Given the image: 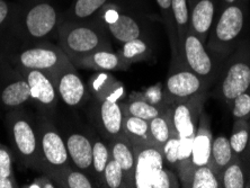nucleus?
Here are the masks:
<instances>
[{
	"mask_svg": "<svg viewBox=\"0 0 250 188\" xmlns=\"http://www.w3.org/2000/svg\"><path fill=\"white\" fill-rule=\"evenodd\" d=\"M61 23L62 13L49 0H40L31 3L17 2L14 18L17 51L57 40Z\"/></svg>",
	"mask_w": 250,
	"mask_h": 188,
	"instance_id": "obj_1",
	"label": "nucleus"
},
{
	"mask_svg": "<svg viewBox=\"0 0 250 188\" xmlns=\"http://www.w3.org/2000/svg\"><path fill=\"white\" fill-rule=\"evenodd\" d=\"M57 41L69 59L113 49L111 38L99 15L86 21H62Z\"/></svg>",
	"mask_w": 250,
	"mask_h": 188,
	"instance_id": "obj_2",
	"label": "nucleus"
},
{
	"mask_svg": "<svg viewBox=\"0 0 250 188\" xmlns=\"http://www.w3.org/2000/svg\"><path fill=\"white\" fill-rule=\"evenodd\" d=\"M3 123L14 156L21 166L36 170L39 164V135L35 114L23 106L6 113Z\"/></svg>",
	"mask_w": 250,
	"mask_h": 188,
	"instance_id": "obj_3",
	"label": "nucleus"
},
{
	"mask_svg": "<svg viewBox=\"0 0 250 188\" xmlns=\"http://www.w3.org/2000/svg\"><path fill=\"white\" fill-rule=\"evenodd\" d=\"M246 25V2L236 3L220 10L209 32L207 49L216 60L224 62L241 43V35Z\"/></svg>",
	"mask_w": 250,
	"mask_h": 188,
	"instance_id": "obj_4",
	"label": "nucleus"
},
{
	"mask_svg": "<svg viewBox=\"0 0 250 188\" xmlns=\"http://www.w3.org/2000/svg\"><path fill=\"white\" fill-rule=\"evenodd\" d=\"M249 88L250 49L247 44L241 42L236 51L224 60L212 95L230 107L233 99Z\"/></svg>",
	"mask_w": 250,
	"mask_h": 188,
	"instance_id": "obj_5",
	"label": "nucleus"
},
{
	"mask_svg": "<svg viewBox=\"0 0 250 188\" xmlns=\"http://www.w3.org/2000/svg\"><path fill=\"white\" fill-rule=\"evenodd\" d=\"M39 135V164L36 171H47L72 166L63 136L52 117L45 114H35Z\"/></svg>",
	"mask_w": 250,
	"mask_h": 188,
	"instance_id": "obj_6",
	"label": "nucleus"
},
{
	"mask_svg": "<svg viewBox=\"0 0 250 188\" xmlns=\"http://www.w3.org/2000/svg\"><path fill=\"white\" fill-rule=\"evenodd\" d=\"M208 96V93L196 95L170 105L172 123H174V127L179 136V142H181L179 167L192 164L194 138L196 134L201 113L203 112Z\"/></svg>",
	"mask_w": 250,
	"mask_h": 188,
	"instance_id": "obj_7",
	"label": "nucleus"
},
{
	"mask_svg": "<svg viewBox=\"0 0 250 188\" xmlns=\"http://www.w3.org/2000/svg\"><path fill=\"white\" fill-rule=\"evenodd\" d=\"M20 71L40 70L54 76L59 69L69 60L68 55L60 46L53 42H42L26 46L2 58Z\"/></svg>",
	"mask_w": 250,
	"mask_h": 188,
	"instance_id": "obj_8",
	"label": "nucleus"
},
{
	"mask_svg": "<svg viewBox=\"0 0 250 188\" xmlns=\"http://www.w3.org/2000/svg\"><path fill=\"white\" fill-rule=\"evenodd\" d=\"M98 15L107 29L109 38L112 36L121 45L135 39L151 38L146 18L139 14L128 12L120 5L109 2Z\"/></svg>",
	"mask_w": 250,
	"mask_h": 188,
	"instance_id": "obj_9",
	"label": "nucleus"
},
{
	"mask_svg": "<svg viewBox=\"0 0 250 188\" xmlns=\"http://www.w3.org/2000/svg\"><path fill=\"white\" fill-rule=\"evenodd\" d=\"M182 60L186 68L204 81L208 88L214 86L222 69V62L208 52L205 44L188 31L181 43Z\"/></svg>",
	"mask_w": 250,
	"mask_h": 188,
	"instance_id": "obj_10",
	"label": "nucleus"
},
{
	"mask_svg": "<svg viewBox=\"0 0 250 188\" xmlns=\"http://www.w3.org/2000/svg\"><path fill=\"white\" fill-rule=\"evenodd\" d=\"M83 109L90 126L106 141L124 135L122 127L124 115L121 103L101 101L90 96Z\"/></svg>",
	"mask_w": 250,
	"mask_h": 188,
	"instance_id": "obj_11",
	"label": "nucleus"
},
{
	"mask_svg": "<svg viewBox=\"0 0 250 188\" xmlns=\"http://www.w3.org/2000/svg\"><path fill=\"white\" fill-rule=\"evenodd\" d=\"M28 103H31V91L23 73L0 58V112L5 115Z\"/></svg>",
	"mask_w": 250,
	"mask_h": 188,
	"instance_id": "obj_12",
	"label": "nucleus"
},
{
	"mask_svg": "<svg viewBox=\"0 0 250 188\" xmlns=\"http://www.w3.org/2000/svg\"><path fill=\"white\" fill-rule=\"evenodd\" d=\"M208 89L200 77L184 64H178L169 67L163 93L166 105H172L193 96L208 94Z\"/></svg>",
	"mask_w": 250,
	"mask_h": 188,
	"instance_id": "obj_13",
	"label": "nucleus"
},
{
	"mask_svg": "<svg viewBox=\"0 0 250 188\" xmlns=\"http://www.w3.org/2000/svg\"><path fill=\"white\" fill-rule=\"evenodd\" d=\"M21 72L29 86L33 106L39 113L45 114L56 120L60 98L53 76L40 70H24Z\"/></svg>",
	"mask_w": 250,
	"mask_h": 188,
	"instance_id": "obj_14",
	"label": "nucleus"
},
{
	"mask_svg": "<svg viewBox=\"0 0 250 188\" xmlns=\"http://www.w3.org/2000/svg\"><path fill=\"white\" fill-rule=\"evenodd\" d=\"M53 78L60 101L69 108H83L90 99V93L70 59L54 73Z\"/></svg>",
	"mask_w": 250,
	"mask_h": 188,
	"instance_id": "obj_15",
	"label": "nucleus"
},
{
	"mask_svg": "<svg viewBox=\"0 0 250 188\" xmlns=\"http://www.w3.org/2000/svg\"><path fill=\"white\" fill-rule=\"evenodd\" d=\"M133 143V142H132ZM135 151V188H153L158 177L166 168L163 151L157 146L133 143Z\"/></svg>",
	"mask_w": 250,
	"mask_h": 188,
	"instance_id": "obj_16",
	"label": "nucleus"
},
{
	"mask_svg": "<svg viewBox=\"0 0 250 188\" xmlns=\"http://www.w3.org/2000/svg\"><path fill=\"white\" fill-rule=\"evenodd\" d=\"M60 131L64 139L65 146H67L73 167L86 172L94 179L93 146H91L87 127L80 128L71 123H63V126L60 128Z\"/></svg>",
	"mask_w": 250,
	"mask_h": 188,
	"instance_id": "obj_17",
	"label": "nucleus"
},
{
	"mask_svg": "<svg viewBox=\"0 0 250 188\" xmlns=\"http://www.w3.org/2000/svg\"><path fill=\"white\" fill-rule=\"evenodd\" d=\"M219 14V0H195L189 5V31L207 46L213 24Z\"/></svg>",
	"mask_w": 250,
	"mask_h": 188,
	"instance_id": "obj_18",
	"label": "nucleus"
},
{
	"mask_svg": "<svg viewBox=\"0 0 250 188\" xmlns=\"http://www.w3.org/2000/svg\"><path fill=\"white\" fill-rule=\"evenodd\" d=\"M77 69L95 71H126L130 65L125 63L117 51L113 49L98 50L83 57L70 59Z\"/></svg>",
	"mask_w": 250,
	"mask_h": 188,
	"instance_id": "obj_19",
	"label": "nucleus"
},
{
	"mask_svg": "<svg viewBox=\"0 0 250 188\" xmlns=\"http://www.w3.org/2000/svg\"><path fill=\"white\" fill-rule=\"evenodd\" d=\"M90 96L101 101L122 103L126 97L125 86L108 71H98L88 81Z\"/></svg>",
	"mask_w": 250,
	"mask_h": 188,
	"instance_id": "obj_20",
	"label": "nucleus"
},
{
	"mask_svg": "<svg viewBox=\"0 0 250 188\" xmlns=\"http://www.w3.org/2000/svg\"><path fill=\"white\" fill-rule=\"evenodd\" d=\"M17 2L0 0V58H6L17 51L14 34V18Z\"/></svg>",
	"mask_w": 250,
	"mask_h": 188,
	"instance_id": "obj_21",
	"label": "nucleus"
},
{
	"mask_svg": "<svg viewBox=\"0 0 250 188\" xmlns=\"http://www.w3.org/2000/svg\"><path fill=\"white\" fill-rule=\"evenodd\" d=\"M211 121L208 113L203 109L201 113L196 134H195L192 150V164L194 166H204L209 164L212 149Z\"/></svg>",
	"mask_w": 250,
	"mask_h": 188,
	"instance_id": "obj_22",
	"label": "nucleus"
},
{
	"mask_svg": "<svg viewBox=\"0 0 250 188\" xmlns=\"http://www.w3.org/2000/svg\"><path fill=\"white\" fill-rule=\"evenodd\" d=\"M111 150L112 158L119 164L126 174L127 178L133 184L134 187V170H135V151L133 143L126 136L122 135L119 138L107 141Z\"/></svg>",
	"mask_w": 250,
	"mask_h": 188,
	"instance_id": "obj_23",
	"label": "nucleus"
},
{
	"mask_svg": "<svg viewBox=\"0 0 250 188\" xmlns=\"http://www.w3.org/2000/svg\"><path fill=\"white\" fill-rule=\"evenodd\" d=\"M89 134L91 146H93V171L94 179L97 184V187H103V176L108 161L112 159L111 150L108 142L103 139L93 127H87Z\"/></svg>",
	"mask_w": 250,
	"mask_h": 188,
	"instance_id": "obj_24",
	"label": "nucleus"
},
{
	"mask_svg": "<svg viewBox=\"0 0 250 188\" xmlns=\"http://www.w3.org/2000/svg\"><path fill=\"white\" fill-rule=\"evenodd\" d=\"M46 176L54 180L58 187L62 188H94L97 187L95 180L89 175L79 169L68 166V167L47 171Z\"/></svg>",
	"mask_w": 250,
	"mask_h": 188,
	"instance_id": "obj_25",
	"label": "nucleus"
},
{
	"mask_svg": "<svg viewBox=\"0 0 250 188\" xmlns=\"http://www.w3.org/2000/svg\"><path fill=\"white\" fill-rule=\"evenodd\" d=\"M158 8L160 10L161 20H163L164 26L166 28L169 43H170L171 51V61L170 65L184 64L182 60V49L181 43L178 40L177 29H176L174 14H172V3L171 0H156Z\"/></svg>",
	"mask_w": 250,
	"mask_h": 188,
	"instance_id": "obj_26",
	"label": "nucleus"
},
{
	"mask_svg": "<svg viewBox=\"0 0 250 188\" xmlns=\"http://www.w3.org/2000/svg\"><path fill=\"white\" fill-rule=\"evenodd\" d=\"M117 52L125 63L131 67L133 63L150 60L154 50L151 38H140L123 43Z\"/></svg>",
	"mask_w": 250,
	"mask_h": 188,
	"instance_id": "obj_27",
	"label": "nucleus"
},
{
	"mask_svg": "<svg viewBox=\"0 0 250 188\" xmlns=\"http://www.w3.org/2000/svg\"><path fill=\"white\" fill-rule=\"evenodd\" d=\"M249 164L242 157H234L230 164L219 174L222 188H245L247 183Z\"/></svg>",
	"mask_w": 250,
	"mask_h": 188,
	"instance_id": "obj_28",
	"label": "nucleus"
},
{
	"mask_svg": "<svg viewBox=\"0 0 250 188\" xmlns=\"http://www.w3.org/2000/svg\"><path fill=\"white\" fill-rule=\"evenodd\" d=\"M112 0H73L71 6L62 13V21H80L97 16Z\"/></svg>",
	"mask_w": 250,
	"mask_h": 188,
	"instance_id": "obj_29",
	"label": "nucleus"
},
{
	"mask_svg": "<svg viewBox=\"0 0 250 188\" xmlns=\"http://www.w3.org/2000/svg\"><path fill=\"white\" fill-rule=\"evenodd\" d=\"M149 127L154 145L161 149L171 134L176 132L174 123H172L171 106L167 105L160 115L149 121Z\"/></svg>",
	"mask_w": 250,
	"mask_h": 188,
	"instance_id": "obj_30",
	"label": "nucleus"
},
{
	"mask_svg": "<svg viewBox=\"0 0 250 188\" xmlns=\"http://www.w3.org/2000/svg\"><path fill=\"white\" fill-rule=\"evenodd\" d=\"M123 134L133 143L156 146L150 133L149 121L134 116L123 117Z\"/></svg>",
	"mask_w": 250,
	"mask_h": 188,
	"instance_id": "obj_31",
	"label": "nucleus"
},
{
	"mask_svg": "<svg viewBox=\"0 0 250 188\" xmlns=\"http://www.w3.org/2000/svg\"><path fill=\"white\" fill-rule=\"evenodd\" d=\"M166 106L152 104L145 98H133L128 102L124 101L121 103V108L124 116H134L146 121H151L160 115Z\"/></svg>",
	"mask_w": 250,
	"mask_h": 188,
	"instance_id": "obj_32",
	"label": "nucleus"
},
{
	"mask_svg": "<svg viewBox=\"0 0 250 188\" xmlns=\"http://www.w3.org/2000/svg\"><path fill=\"white\" fill-rule=\"evenodd\" d=\"M234 156L232 149H231L229 138H227L226 135H219L213 139L208 166L214 170L216 175L219 176L220 172L230 164Z\"/></svg>",
	"mask_w": 250,
	"mask_h": 188,
	"instance_id": "obj_33",
	"label": "nucleus"
},
{
	"mask_svg": "<svg viewBox=\"0 0 250 188\" xmlns=\"http://www.w3.org/2000/svg\"><path fill=\"white\" fill-rule=\"evenodd\" d=\"M221 188L219 177L208 165L194 166L186 188Z\"/></svg>",
	"mask_w": 250,
	"mask_h": 188,
	"instance_id": "obj_34",
	"label": "nucleus"
},
{
	"mask_svg": "<svg viewBox=\"0 0 250 188\" xmlns=\"http://www.w3.org/2000/svg\"><path fill=\"white\" fill-rule=\"evenodd\" d=\"M250 134V123L248 120H234L232 132L229 138L231 149L234 157H244L247 150Z\"/></svg>",
	"mask_w": 250,
	"mask_h": 188,
	"instance_id": "obj_35",
	"label": "nucleus"
},
{
	"mask_svg": "<svg viewBox=\"0 0 250 188\" xmlns=\"http://www.w3.org/2000/svg\"><path fill=\"white\" fill-rule=\"evenodd\" d=\"M103 187L127 188L133 187V184L127 178L123 168L113 159L108 161L103 176Z\"/></svg>",
	"mask_w": 250,
	"mask_h": 188,
	"instance_id": "obj_36",
	"label": "nucleus"
},
{
	"mask_svg": "<svg viewBox=\"0 0 250 188\" xmlns=\"http://www.w3.org/2000/svg\"><path fill=\"white\" fill-rule=\"evenodd\" d=\"M172 14L177 29L179 43L189 31V3L188 0H171Z\"/></svg>",
	"mask_w": 250,
	"mask_h": 188,
	"instance_id": "obj_37",
	"label": "nucleus"
},
{
	"mask_svg": "<svg viewBox=\"0 0 250 188\" xmlns=\"http://www.w3.org/2000/svg\"><path fill=\"white\" fill-rule=\"evenodd\" d=\"M179 146H181L179 136L177 132H174L170 138L168 139V141L163 146V148H161L164 154L165 165L168 166L167 168L175 171V174L179 167V162H181V160H179Z\"/></svg>",
	"mask_w": 250,
	"mask_h": 188,
	"instance_id": "obj_38",
	"label": "nucleus"
},
{
	"mask_svg": "<svg viewBox=\"0 0 250 188\" xmlns=\"http://www.w3.org/2000/svg\"><path fill=\"white\" fill-rule=\"evenodd\" d=\"M230 109L234 120H250V88L233 99Z\"/></svg>",
	"mask_w": 250,
	"mask_h": 188,
	"instance_id": "obj_39",
	"label": "nucleus"
},
{
	"mask_svg": "<svg viewBox=\"0 0 250 188\" xmlns=\"http://www.w3.org/2000/svg\"><path fill=\"white\" fill-rule=\"evenodd\" d=\"M13 151L0 142V175L17 183L13 169Z\"/></svg>",
	"mask_w": 250,
	"mask_h": 188,
	"instance_id": "obj_40",
	"label": "nucleus"
},
{
	"mask_svg": "<svg viewBox=\"0 0 250 188\" xmlns=\"http://www.w3.org/2000/svg\"><path fill=\"white\" fill-rule=\"evenodd\" d=\"M26 188H56L58 185L54 183L53 179H51L49 176L45 174H42L39 176L35 180H33L31 184L25 186Z\"/></svg>",
	"mask_w": 250,
	"mask_h": 188,
	"instance_id": "obj_41",
	"label": "nucleus"
},
{
	"mask_svg": "<svg viewBox=\"0 0 250 188\" xmlns=\"http://www.w3.org/2000/svg\"><path fill=\"white\" fill-rule=\"evenodd\" d=\"M18 187V184L12 182L10 179H7L5 177L0 175V188H16Z\"/></svg>",
	"mask_w": 250,
	"mask_h": 188,
	"instance_id": "obj_42",
	"label": "nucleus"
},
{
	"mask_svg": "<svg viewBox=\"0 0 250 188\" xmlns=\"http://www.w3.org/2000/svg\"><path fill=\"white\" fill-rule=\"evenodd\" d=\"M237 1H239V0H219V13L220 10L226 8L227 6L232 5V3H236Z\"/></svg>",
	"mask_w": 250,
	"mask_h": 188,
	"instance_id": "obj_43",
	"label": "nucleus"
},
{
	"mask_svg": "<svg viewBox=\"0 0 250 188\" xmlns=\"http://www.w3.org/2000/svg\"><path fill=\"white\" fill-rule=\"evenodd\" d=\"M244 158L245 160H247L248 162H250V134H249V141H248V146H247V150H246V152L244 154Z\"/></svg>",
	"mask_w": 250,
	"mask_h": 188,
	"instance_id": "obj_44",
	"label": "nucleus"
},
{
	"mask_svg": "<svg viewBox=\"0 0 250 188\" xmlns=\"http://www.w3.org/2000/svg\"><path fill=\"white\" fill-rule=\"evenodd\" d=\"M40 1V0H17V2L20 3H31V2H36Z\"/></svg>",
	"mask_w": 250,
	"mask_h": 188,
	"instance_id": "obj_45",
	"label": "nucleus"
},
{
	"mask_svg": "<svg viewBox=\"0 0 250 188\" xmlns=\"http://www.w3.org/2000/svg\"><path fill=\"white\" fill-rule=\"evenodd\" d=\"M194 1H195V0H188V3H189V5H192Z\"/></svg>",
	"mask_w": 250,
	"mask_h": 188,
	"instance_id": "obj_46",
	"label": "nucleus"
},
{
	"mask_svg": "<svg viewBox=\"0 0 250 188\" xmlns=\"http://www.w3.org/2000/svg\"><path fill=\"white\" fill-rule=\"evenodd\" d=\"M249 164H250V162H249Z\"/></svg>",
	"mask_w": 250,
	"mask_h": 188,
	"instance_id": "obj_47",
	"label": "nucleus"
}]
</instances>
